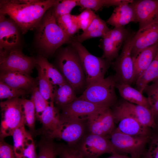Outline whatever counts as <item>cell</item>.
<instances>
[{
  "label": "cell",
  "mask_w": 158,
  "mask_h": 158,
  "mask_svg": "<svg viewBox=\"0 0 158 158\" xmlns=\"http://www.w3.org/2000/svg\"><path fill=\"white\" fill-rule=\"evenodd\" d=\"M0 13L8 16L21 29L23 34L34 30L46 12L56 0H1Z\"/></svg>",
  "instance_id": "obj_1"
},
{
  "label": "cell",
  "mask_w": 158,
  "mask_h": 158,
  "mask_svg": "<svg viewBox=\"0 0 158 158\" xmlns=\"http://www.w3.org/2000/svg\"><path fill=\"white\" fill-rule=\"evenodd\" d=\"M34 30L33 46L38 55L45 57L53 55L61 46L71 41L72 38L58 24L51 8L46 12Z\"/></svg>",
  "instance_id": "obj_2"
},
{
  "label": "cell",
  "mask_w": 158,
  "mask_h": 158,
  "mask_svg": "<svg viewBox=\"0 0 158 158\" xmlns=\"http://www.w3.org/2000/svg\"><path fill=\"white\" fill-rule=\"evenodd\" d=\"M55 53L54 65L76 93H83L87 87L86 78L76 50L70 44L60 47Z\"/></svg>",
  "instance_id": "obj_3"
},
{
  "label": "cell",
  "mask_w": 158,
  "mask_h": 158,
  "mask_svg": "<svg viewBox=\"0 0 158 158\" xmlns=\"http://www.w3.org/2000/svg\"><path fill=\"white\" fill-rule=\"evenodd\" d=\"M70 44L76 50L80 57L85 76L87 87L104 78L111 62L92 54L75 38L72 39Z\"/></svg>",
  "instance_id": "obj_4"
},
{
  "label": "cell",
  "mask_w": 158,
  "mask_h": 158,
  "mask_svg": "<svg viewBox=\"0 0 158 158\" xmlns=\"http://www.w3.org/2000/svg\"><path fill=\"white\" fill-rule=\"evenodd\" d=\"M116 83L114 77L104 78L89 85L78 97L99 106L110 108L117 100Z\"/></svg>",
  "instance_id": "obj_5"
},
{
  "label": "cell",
  "mask_w": 158,
  "mask_h": 158,
  "mask_svg": "<svg viewBox=\"0 0 158 158\" xmlns=\"http://www.w3.org/2000/svg\"><path fill=\"white\" fill-rule=\"evenodd\" d=\"M60 119L58 126L55 129L42 134L47 138L62 140L67 143L68 146L72 147L85 135L86 120L75 117L61 116Z\"/></svg>",
  "instance_id": "obj_6"
},
{
  "label": "cell",
  "mask_w": 158,
  "mask_h": 158,
  "mask_svg": "<svg viewBox=\"0 0 158 158\" xmlns=\"http://www.w3.org/2000/svg\"><path fill=\"white\" fill-rule=\"evenodd\" d=\"M112 110L116 129L123 133L140 136H150L149 128L142 124L133 114L125 101L116 105Z\"/></svg>",
  "instance_id": "obj_7"
},
{
  "label": "cell",
  "mask_w": 158,
  "mask_h": 158,
  "mask_svg": "<svg viewBox=\"0 0 158 158\" xmlns=\"http://www.w3.org/2000/svg\"><path fill=\"white\" fill-rule=\"evenodd\" d=\"M21 99L15 98L1 101L0 138L11 136L14 130L24 123L21 107Z\"/></svg>",
  "instance_id": "obj_8"
},
{
  "label": "cell",
  "mask_w": 158,
  "mask_h": 158,
  "mask_svg": "<svg viewBox=\"0 0 158 158\" xmlns=\"http://www.w3.org/2000/svg\"><path fill=\"white\" fill-rule=\"evenodd\" d=\"M36 64V57L25 55L21 49L0 50V72H15L29 75Z\"/></svg>",
  "instance_id": "obj_9"
},
{
  "label": "cell",
  "mask_w": 158,
  "mask_h": 158,
  "mask_svg": "<svg viewBox=\"0 0 158 158\" xmlns=\"http://www.w3.org/2000/svg\"><path fill=\"white\" fill-rule=\"evenodd\" d=\"M150 138L128 135L115 129L108 139L117 153L128 154L132 158H140Z\"/></svg>",
  "instance_id": "obj_10"
},
{
  "label": "cell",
  "mask_w": 158,
  "mask_h": 158,
  "mask_svg": "<svg viewBox=\"0 0 158 158\" xmlns=\"http://www.w3.org/2000/svg\"><path fill=\"white\" fill-rule=\"evenodd\" d=\"M134 34H129L124 42L120 55L114 63L116 74L114 76L116 82L131 85L134 82V72L131 55L132 40Z\"/></svg>",
  "instance_id": "obj_11"
},
{
  "label": "cell",
  "mask_w": 158,
  "mask_h": 158,
  "mask_svg": "<svg viewBox=\"0 0 158 158\" xmlns=\"http://www.w3.org/2000/svg\"><path fill=\"white\" fill-rule=\"evenodd\" d=\"M0 13V50L22 49L25 41L22 31L11 18Z\"/></svg>",
  "instance_id": "obj_12"
},
{
  "label": "cell",
  "mask_w": 158,
  "mask_h": 158,
  "mask_svg": "<svg viewBox=\"0 0 158 158\" xmlns=\"http://www.w3.org/2000/svg\"><path fill=\"white\" fill-rule=\"evenodd\" d=\"M81 140L78 149L84 157L97 158L104 154L117 153L109 140L105 137L89 133Z\"/></svg>",
  "instance_id": "obj_13"
},
{
  "label": "cell",
  "mask_w": 158,
  "mask_h": 158,
  "mask_svg": "<svg viewBox=\"0 0 158 158\" xmlns=\"http://www.w3.org/2000/svg\"><path fill=\"white\" fill-rule=\"evenodd\" d=\"M86 121L90 133L108 138L116 128L112 110L110 108L90 116Z\"/></svg>",
  "instance_id": "obj_14"
},
{
  "label": "cell",
  "mask_w": 158,
  "mask_h": 158,
  "mask_svg": "<svg viewBox=\"0 0 158 158\" xmlns=\"http://www.w3.org/2000/svg\"><path fill=\"white\" fill-rule=\"evenodd\" d=\"M158 42V22L139 29L132 40L131 55L135 58L142 50Z\"/></svg>",
  "instance_id": "obj_15"
},
{
  "label": "cell",
  "mask_w": 158,
  "mask_h": 158,
  "mask_svg": "<svg viewBox=\"0 0 158 158\" xmlns=\"http://www.w3.org/2000/svg\"><path fill=\"white\" fill-rule=\"evenodd\" d=\"M109 107H104L78 97L70 104L62 108L60 116L78 118L87 121L90 116Z\"/></svg>",
  "instance_id": "obj_16"
},
{
  "label": "cell",
  "mask_w": 158,
  "mask_h": 158,
  "mask_svg": "<svg viewBox=\"0 0 158 158\" xmlns=\"http://www.w3.org/2000/svg\"><path fill=\"white\" fill-rule=\"evenodd\" d=\"M136 13L139 29L158 22V0H142L133 2Z\"/></svg>",
  "instance_id": "obj_17"
},
{
  "label": "cell",
  "mask_w": 158,
  "mask_h": 158,
  "mask_svg": "<svg viewBox=\"0 0 158 158\" xmlns=\"http://www.w3.org/2000/svg\"><path fill=\"white\" fill-rule=\"evenodd\" d=\"M0 81L11 87L29 92L38 85L37 79L28 74L15 72H0Z\"/></svg>",
  "instance_id": "obj_18"
},
{
  "label": "cell",
  "mask_w": 158,
  "mask_h": 158,
  "mask_svg": "<svg viewBox=\"0 0 158 158\" xmlns=\"http://www.w3.org/2000/svg\"><path fill=\"white\" fill-rule=\"evenodd\" d=\"M133 2L117 6L108 19L107 23L116 28L123 27L131 22H138Z\"/></svg>",
  "instance_id": "obj_19"
},
{
  "label": "cell",
  "mask_w": 158,
  "mask_h": 158,
  "mask_svg": "<svg viewBox=\"0 0 158 158\" xmlns=\"http://www.w3.org/2000/svg\"><path fill=\"white\" fill-rule=\"evenodd\" d=\"M158 49V42L142 50L133 58L134 82L141 76L147 68L154 58Z\"/></svg>",
  "instance_id": "obj_20"
},
{
  "label": "cell",
  "mask_w": 158,
  "mask_h": 158,
  "mask_svg": "<svg viewBox=\"0 0 158 158\" xmlns=\"http://www.w3.org/2000/svg\"><path fill=\"white\" fill-rule=\"evenodd\" d=\"M36 65L38 66L51 85L55 87L67 82L57 68L49 63L47 58L38 55L36 57Z\"/></svg>",
  "instance_id": "obj_21"
},
{
  "label": "cell",
  "mask_w": 158,
  "mask_h": 158,
  "mask_svg": "<svg viewBox=\"0 0 158 158\" xmlns=\"http://www.w3.org/2000/svg\"><path fill=\"white\" fill-rule=\"evenodd\" d=\"M116 88L120 96L126 101L134 104L150 109L147 97L138 90L128 84L116 83Z\"/></svg>",
  "instance_id": "obj_22"
},
{
  "label": "cell",
  "mask_w": 158,
  "mask_h": 158,
  "mask_svg": "<svg viewBox=\"0 0 158 158\" xmlns=\"http://www.w3.org/2000/svg\"><path fill=\"white\" fill-rule=\"evenodd\" d=\"M60 118L58 109L54 106V102H51L40 117L39 121L42 125L40 133L42 134L55 129L58 126Z\"/></svg>",
  "instance_id": "obj_23"
},
{
  "label": "cell",
  "mask_w": 158,
  "mask_h": 158,
  "mask_svg": "<svg viewBox=\"0 0 158 158\" xmlns=\"http://www.w3.org/2000/svg\"><path fill=\"white\" fill-rule=\"evenodd\" d=\"M106 22L97 16L88 28L75 39L79 42L92 38L104 37L110 30Z\"/></svg>",
  "instance_id": "obj_24"
},
{
  "label": "cell",
  "mask_w": 158,
  "mask_h": 158,
  "mask_svg": "<svg viewBox=\"0 0 158 158\" xmlns=\"http://www.w3.org/2000/svg\"><path fill=\"white\" fill-rule=\"evenodd\" d=\"M76 93L72 87L67 82L55 88L54 102L62 108L70 104L77 98Z\"/></svg>",
  "instance_id": "obj_25"
},
{
  "label": "cell",
  "mask_w": 158,
  "mask_h": 158,
  "mask_svg": "<svg viewBox=\"0 0 158 158\" xmlns=\"http://www.w3.org/2000/svg\"><path fill=\"white\" fill-rule=\"evenodd\" d=\"M125 101L133 114L142 124L149 128H157V125L150 109Z\"/></svg>",
  "instance_id": "obj_26"
},
{
  "label": "cell",
  "mask_w": 158,
  "mask_h": 158,
  "mask_svg": "<svg viewBox=\"0 0 158 158\" xmlns=\"http://www.w3.org/2000/svg\"><path fill=\"white\" fill-rule=\"evenodd\" d=\"M158 77V49L150 65L135 82L137 89L143 93L149 83Z\"/></svg>",
  "instance_id": "obj_27"
},
{
  "label": "cell",
  "mask_w": 158,
  "mask_h": 158,
  "mask_svg": "<svg viewBox=\"0 0 158 158\" xmlns=\"http://www.w3.org/2000/svg\"><path fill=\"white\" fill-rule=\"evenodd\" d=\"M21 107L25 124L29 128L32 135L35 133V121L36 119L35 108L32 99H21Z\"/></svg>",
  "instance_id": "obj_28"
},
{
  "label": "cell",
  "mask_w": 158,
  "mask_h": 158,
  "mask_svg": "<svg viewBox=\"0 0 158 158\" xmlns=\"http://www.w3.org/2000/svg\"><path fill=\"white\" fill-rule=\"evenodd\" d=\"M53 140L43 137L38 145L37 158H56L60 154L61 145L56 144Z\"/></svg>",
  "instance_id": "obj_29"
},
{
  "label": "cell",
  "mask_w": 158,
  "mask_h": 158,
  "mask_svg": "<svg viewBox=\"0 0 158 158\" xmlns=\"http://www.w3.org/2000/svg\"><path fill=\"white\" fill-rule=\"evenodd\" d=\"M37 80L40 92L44 99L49 103L54 102V94L55 88L51 85L40 68L37 66Z\"/></svg>",
  "instance_id": "obj_30"
},
{
  "label": "cell",
  "mask_w": 158,
  "mask_h": 158,
  "mask_svg": "<svg viewBox=\"0 0 158 158\" xmlns=\"http://www.w3.org/2000/svg\"><path fill=\"white\" fill-rule=\"evenodd\" d=\"M23 123L13 131L11 136L13 137V147L16 158H20L24 146L25 138L27 131Z\"/></svg>",
  "instance_id": "obj_31"
},
{
  "label": "cell",
  "mask_w": 158,
  "mask_h": 158,
  "mask_svg": "<svg viewBox=\"0 0 158 158\" xmlns=\"http://www.w3.org/2000/svg\"><path fill=\"white\" fill-rule=\"evenodd\" d=\"M76 6H78V0H56L51 9L56 19L63 15L70 14Z\"/></svg>",
  "instance_id": "obj_32"
},
{
  "label": "cell",
  "mask_w": 158,
  "mask_h": 158,
  "mask_svg": "<svg viewBox=\"0 0 158 158\" xmlns=\"http://www.w3.org/2000/svg\"><path fill=\"white\" fill-rule=\"evenodd\" d=\"M144 92L147 95L152 114L156 122L158 120V84L148 85Z\"/></svg>",
  "instance_id": "obj_33"
},
{
  "label": "cell",
  "mask_w": 158,
  "mask_h": 158,
  "mask_svg": "<svg viewBox=\"0 0 158 158\" xmlns=\"http://www.w3.org/2000/svg\"><path fill=\"white\" fill-rule=\"evenodd\" d=\"M102 47L103 50L102 57L111 62L117 58L119 49L108 37L105 36L103 38Z\"/></svg>",
  "instance_id": "obj_34"
},
{
  "label": "cell",
  "mask_w": 158,
  "mask_h": 158,
  "mask_svg": "<svg viewBox=\"0 0 158 158\" xmlns=\"http://www.w3.org/2000/svg\"><path fill=\"white\" fill-rule=\"evenodd\" d=\"M32 93L31 98L33 101L35 108L36 119L39 121L42 112L49 103L41 94L37 86L34 88Z\"/></svg>",
  "instance_id": "obj_35"
},
{
  "label": "cell",
  "mask_w": 158,
  "mask_h": 158,
  "mask_svg": "<svg viewBox=\"0 0 158 158\" xmlns=\"http://www.w3.org/2000/svg\"><path fill=\"white\" fill-rule=\"evenodd\" d=\"M78 6L82 8L97 11L104 6H116V0H78Z\"/></svg>",
  "instance_id": "obj_36"
},
{
  "label": "cell",
  "mask_w": 158,
  "mask_h": 158,
  "mask_svg": "<svg viewBox=\"0 0 158 158\" xmlns=\"http://www.w3.org/2000/svg\"><path fill=\"white\" fill-rule=\"evenodd\" d=\"M29 92L11 87L0 81V99H10L25 96Z\"/></svg>",
  "instance_id": "obj_37"
},
{
  "label": "cell",
  "mask_w": 158,
  "mask_h": 158,
  "mask_svg": "<svg viewBox=\"0 0 158 158\" xmlns=\"http://www.w3.org/2000/svg\"><path fill=\"white\" fill-rule=\"evenodd\" d=\"M30 132L27 131L25 138L20 158H37L35 143Z\"/></svg>",
  "instance_id": "obj_38"
},
{
  "label": "cell",
  "mask_w": 158,
  "mask_h": 158,
  "mask_svg": "<svg viewBox=\"0 0 158 158\" xmlns=\"http://www.w3.org/2000/svg\"><path fill=\"white\" fill-rule=\"evenodd\" d=\"M129 33L127 30L123 26L114 28L113 29H111L105 36L109 37L120 49Z\"/></svg>",
  "instance_id": "obj_39"
},
{
  "label": "cell",
  "mask_w": 158,
  "mask_h": 158,
  "mask_svg": "<svg viewBox=\"0 0 158 158\" xmlns=\"http://www.w3.org/2000/svg\"><path fill=\"white\" fill-rule=\"evenodd\" d=\"M93 11L86 9L80 14L76 16V20L80 29L83 32L89 27L97 16Z\"/></svg>",
  "instance_id": "obj_40"
},
{
  "label": "cell",
  "mask_w": 158,
  "mask_h": 158,
  "mask_svg": "<svg viewBox=\"0 0 158 158\" xmlns=\"http://www.w3.org/2000/svg\"><path fill=\"white\" fill-rule=\"evenodd\" d=\"M62 158H85L78 149L69 146H61L60 153Z\"/></svg>",
  "instance_id": "obj_41"
},
{
  "label": "cell",
  "mask_w": 158,
  "mask_h": 158,
  "mask_svg": "<svg viewBox=\"0 0 158 158\" xmlns=\"http://www.w3.org/2000/svg\"><path fill=\"white\" fill-rule=\"evenodd\" d=\"M0 158H16L13 146L0 139Z\"/></svg>",
  "instance_id": "obj_42"
},
{
  "label": "cell",
  "mask_w": 158,
  "mask_h": 158,
  "mask_svg": "<svg viewBox=\"0 0 158 158\" xmlns=\"http://www.w3.org/2000/svg\"><path fill=\"white\" fill-rule=\"evenodd\" d=\"M145 158H158V135L151 139Z\"/></svg>",
  "instance_id": "obj_43"
},
{
  "label": "cell",
  "mask_w": 158,
  "mask_h": 158,
  "mask_svg": "<svg viewBox=\"0 0 158 158\" xmlns=\"http://www.w3.org/2000/svg\"><path fill=\"white\" fill-rule=\"evenodd\" d=\"M76 18V16L67 14L61 16L57 19L56 22L64 32L69 27Z\"/></svg>",
  "instance_id": "obj_44"
},
{
  "label": "cell",
  "mask_w": 158,
  "mask_h": 158,
  "mask_svg": "<svg viewBox=\"0 0 158 158\" xmlns=\"http://www.w3.org/2000/svg\"><path fill=\"white\" fill-rule=\"evenodd\" d=\"M80 29L76 18L74 20L71 26L64 31V32L68 37L72 38V37Z\"/></svg>",
  "instance_id": "obj_45"
},
{
  "label": "cell",
  "mask_w": 158,
  "mask_h": 158,
  "mask_svg": "<svg viewBox=\"0 0 158 158\" xmlns=\"http://www.w3.org/2000/svg\"><path fill=\"white\" fill-rule=\"evenodd\" d=\"M85 158H98L87 157H84ZM107 158H132L131 157H128L125 155L120 154L117 153L111 154V156Z\"/></svg>",
  "instance_id": "obj_46"
},
{
  "label": "cell",
  "mask_w": 158,
  "mask_h": 158,
  "mask_svg": "<svg viewBox=\"0 0 158 158\" xmlns=\"http://www.w3.org/2000/svg\"><path fill=\"white\" fill-rule=\"evenodd\" d=\"M153 83L158 84V77L153 81Z\"/></svg>",
  "instance_id": "obj_47"
}]
</instances>
